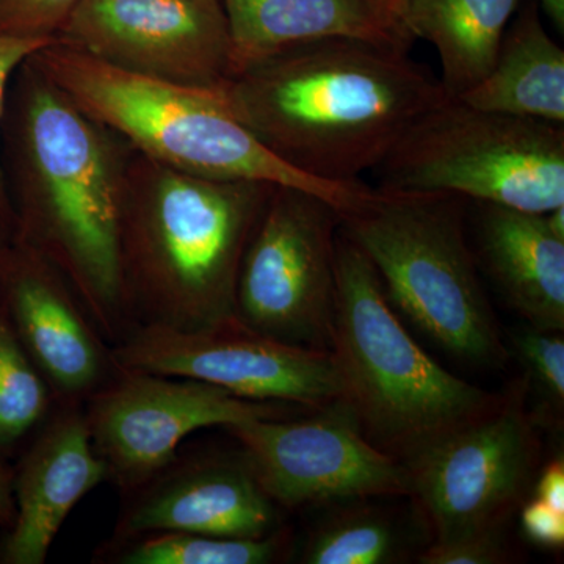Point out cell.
<instances>
[{
  "instance_id": "obj_14",
  "label": "cell",
  "mask_w": 564,
  "mask_h": 564,
  "mask_svg": "<svg viewBox=\"0 0 564 564\" xmlns=\"http://www.w3.org/2000/svg\"><path fill=\"white\" fill-rule=\"evenodd\" d=\"M0 299L58 404H84L120 366L57 267L20 243L0 247Z\"/></svg>"
},
{
  "instance_id": "obj_23",
  "label": "cell",
  "mask_w": 564,
  "mask_h": 564,
  "mask_svg": "<svg viewBox=\"0 0 564 564\" xmlns=\"http://www.w3.org/2000/svg\"><path fill=\"white\" fill-rule=\"evenodd\" d=\"M404 555L403 533L388 516L351 505L323 519L304 544L302 563L391 564Z\"/></svg>"
},
{
  "instance_id": "obj_11",
  "label": "cell",
  "mask_w": 564,
  "mask_h": 564,
  "mask_svg": "<svg viewBox=\"0 0 564 564\" xmlns=\"http://www.w3.org/2000/svg\"><path fill=\"white\" fill-rule=\"evenodd\" d=\"M289 404L240 399L192 378L121 369L84 403L93 448L121 496L174 462L192 433L251 419L288 417Z\"/></svg>"
},
{
  "instance_id": "obj_9",
  "label": "cell",
  "mask_w": 564,
  "mask_h": 564,
  "mask_svg": "<svg viewBox=\"0 0 564 564\" xmlns=\"http://www.w3.org/2000/svg\"><path fill=\"white\" fill-rule=\"evenodd\" d=\"M340 212L303 188L274 185L236 288V315L299 347L332 348Z\"/></svg>"
},
{
  "instance_id": "obj_22",
  "label": "cell",
  "mask_w": 564,
  "mask_h": 564,
  "mask_svg": "<svg viewBox=\"0 0 564 564\" xmlns=\"http://www.w3.org/2000/svg\"><path fill=\"white\" fill-rule=\"evenodd\" d=\"M58 408L0 299V464H13Z\"/></svg>"
},
{
  "instance_id": "obj_20",
  "label": "cell",
  "mask_w": 564,
  "mask_h": 564,
  "mask_svg": "<svg viewBox=\"0 0 564 564\" xmlns=\"http://www.w3.org/2000/svg\"><path fill=\"white\" fill-rule=\"evenodd\" d=\"M524 0H403L404 22L429 41L441 63L440 84L459 98L484 80L508 25Z\"/></svg>"
},
{
  "instance_id": "obj_5",
  "label": "cell",
  "mask_w": 564,
  "mask_h": 564,
  "mask_svg": "<svg viewBox=\"0 0 564 564\" xmlns=\"http://www.w3.org/2000/svg\"><path fill=\"white\" fill-rule=\"evenodd\" d=\"M332 348L344 403L370 443L399 462L473 421L491 393L440 366L404 328L361 248L339 229Z\"/></svg>"
},
{
  "instance_id": "obj_8",
  "label": "cell",
  "mask_w": 564,
  "mask_h": 564,
  "mask_svg": "<svg viewBox=\"0 0 564 564\" xmlns=\"http://www.w3.org/2000/svg\"><path fill=\"white\" fill-rule=\"evenodd\" d=\"M529 378H518L491 408L404 464L411 494L434 541L505 532L533 491L541 441L529 408Z\"/></svg>"
},
{
  "instance_id": "obj_16",
  "label": "cell",
  "mask_w": 564,
  "mask_h": 564,
  "mask_svg": "<svg viewBox=\"0 0 564 564\" xmlns=\"http://www.w3.org/2000/svg\"><path fill=\"white\" fill-rule=\"evenodd\" d=\"M109 484L93 448L84 404H58L46 425L14 459V519L0 540V564H44L77 503Z\"/></svg>"
},
{
  "instance_id": "obj_12",
  "label": "cell",
  "mask_w": 564,
  "mask_h": 564,
  "mask_svg": "<svg viewBox=\"0 0 564 564\" xmlns=\"http://www.w3.org/2000/svg\"><path fill=\"white\" fill-rule=\"evenodd\" d=\"M280 508L410 496L406 467L370 443L344 402L315 417L251 419L226 426Z\"/></svg>"
},
{
  "instance_id": "obj_24",
  "label": "cell",
  "mask_w": 564,
  "mask_h": 564,
  "mask_svg": "<svg viewBox=\"0 0 564 564\" xmlns=\"http://www.w3.org/2000/svg\"><path fill=\"white\" fill-rule=\"evenodd\" d=\"M516 355L524 364L529 384L552 404L554 413L564 406V340L562 333L529 328L514 333Z\"/></svg>"
},
{
  "instance_id": "obj_30",
  "label": "cell",
  "mask_w": 564,
  "mask_h": 564,
  "mask_svg": "<svg viewBox=\"0 0 564 564\" xmlns=\"http://www.w3.org/2000/svg\"><path fill=\"white\" fill-rule=\"evenodd\" d=\"M13 464H0V529L6 532L14 519L13 492H11Z\"/></svg>"
},
{
  "instance_id": "obj_31",
  "label": "cell",
  "mask_w": 564,
  "mask_h": 564,
  "mask_svg": "<svg viewBox=\"0 0 564 564\" xmlns=\"http://www.w3.org/2000/svg\"><path fill=\"white\" fill-rule=\"evenodd\" d=\"M540 9L544 11L549 21L555 25L556 31L564 32V0H536Z\"/></svg>"
},
{
  "instance_id": "obj_4",
  "label": "cell",
  "mask_w": 564,
  "mask_h": 564,
  "mask_svg": "<svg viewBox=\"0 0 564 564\" xmlns=\"http://www.w3.org/2000/svg\"><path fill=\"white\" fill-rule=\"evenodd\" d=\"M32 65L91 120L121 137L133 151L177 172L221 181H259L303 188L347 214L373 187L364 181L332 184L280 161L234 117L220 87L151 79L50 44Z\"/></svg>"
},
{
  "instance_id": "obj_18",
  "label": "cell",
  "mask_w": 564,
  "mask_h": 564,
  "mask_svg": "<svg viewBox=\"0 0 564 564\" xmlns=\"http://www.w3.org/2000/svg\"><path fill=\"white\" fill-rule=\"evenodd\" d=\"M478 254L508 304L543 332H564V239L545 214L477 203Z\"/></svg>"
},
{
  "instance_id": "obj_3",
  "label": "cell",
  "mask_w": 564,
  "mask_h": 564,
  "mask_svg": "<svg viewBox=\"0 0 564 564\" xmlns=\"http://www.w3.org/2000/svg\"><path fill=\"white\" fill-rule=\"evenodd\" d=\"M273 187L193 176L131 148L120 262L133 325L195 329L236 314L240 263Z\"/></svg>"
},
{
  "instance_id": "obj_21",
  "label": "cell",
  "mask_w": 564,
  "mask_h": 564,
  "mask_svg": "<svg viewBox=\"0 0 564 564\" xmlns=\"http://www.w3.org/2000/svg\"><path fill=\"white\" fill-rule=\"evenodd\" d=\"M288 545L282 529L263 538L158 532L110 540L96 556L115 564H269L281 558Z\"/></svg>"
},
{
  "instance_id": "obj_6",
  "label": "cell",
  "mask_w": 564,
  "mask_h": 564,
  "mask_svg": "<svg viewBox=\"0 0 564 564\" xmlns=\"http://www.w3.org/2000/svg\"><path fill=\"white\" fill-rule=\"evenodd\" d=\"M463 202L373 187L361 206L340 215V231L373 263L389 302L415 328L462 361L502 366L508 351L467 243Z\"/></svg>"
},
{
  "instance_id": "obj_10",
  "label": "cell",
  "mask_w": 564,
  "mask_h": 564,
  "mask_svg": "<svg viewBox=\"0 0 564 564\" xmlns=\"http://www.w3.org/2000/svg\"><path fill=\"white\" fill-rule=\"evenodd\" d=\"M113 356L121 369L192 378L254 402L323 410L345 399L332 350L282 343L236 314L195 329L135 326Z\"/></svg>"
},
{
  "instance_id": "obj_2",
  "label": "cell",
  "mask_w": 564,
  "mask_h": 564,
  "mask_svg": "<svg viewBox=\"0 0 564 564\" xmlns=\"http://www.w3.org/2000/svg\"><path fill=\"white\" fill-rule=\"evenodd\" d=\"M229 110L296 172L332 184L375 172L445 98L410 51L358 39L300 44L221 85Z\"/></svg>"
},
{
  "instance_id": "obj_1",
  "label": "cell",
  "mask_w": 564,
  "mask_h": 564,
  "mask_svg": "<svg viewBox=\"0 0 564 564\" xmlns=\"http://www.w3.org/2000/svg\"><path fill=\"white\" fill-rule=\"evenodd\" d=\"M129 152L121 137L77 109L29 58L14 73L0 126L13 242L61 270L111 347L135 328L120 262Z\"/></svg>"
},
{
  "instance_id": "obj_7",
  "label": "cell",
  "mask_w": 564,
  "mask_h": 564,
  "mask_svg": "<svg viewBox=\"0 0 564 564\" xmlns=\"http://www.w3.org/2000/svg\"><path fill=\"white\" fill-rule=\"evenodd\" d=\"M373 173L384 191L448 193L545 214L564 206V126L445 98Z\"/></svg>"
},
{
  "instance_id": "obj_19",
  "label": "cell",
  "mask_w": 564,
  "mask_h": 564,
  "mask_svg": "<svg viewBox=\"0 0 564 564\" xmlns=\"http://www.w3.org/2000/svg\"><path fill=\"white\" fill-rule=\"evenodd\" d=\"M536 0L518 10L484 80L458 99L477 109L564 126V51Z\"/></svg>"
},
{
  "instance_id": "obj_17",
  "label": "cell",
  "mask_w": 564,
  "mask_h": 564,
  "mask_svg": "<svg viewBox=\"0 0 564 564\" xmlns=\"http://www.w3.org/2000/svg\"><path fill=\"white\" fill-rule=\"evenodd\" d=\"M231 36V77L282 51L325 39L411 50L403 0H220Z\"/></svg>"
},
{
  "instance_id": "obj_13",
  "label": "cell",
  "mask_w": 564,
  "mask_h": 564,
  "mask_svg": "<svg viewBox=\"0 0 564 564\" xmlns=\"http://www.w3.org/2000/svg\"><path fill=\"white\" fill-rule=\"evenodd\" d=\"M57 39L151 79L220 87L231 77L220 0H80Z\"/></svg>"
},
{
  "instance_id": "obj_28",
  "label": "cell",
  "mask_w": 564,
  "mask_h": 564,
  "mask_svg": "<svg viewBox=\"0 0 564 564\" xmlns=\"http://www.w3.org/2000/svg\"><path fill=\"white\" fill-rule=\"evenodd\" d=\"M521 521L522 529L533 543L544 547H563L564 514L552 510L536 497L522 505Z\"/></svg>"
},
{
  "instance_id": "obj_26",
  "label": "cell",
  "mask_w": 564,
  "mask_h": 564,
  "mask_svg": "<svg viewBox=\"0 0 564 564\" xmlns=\"http://www.w3.org/2000/svg\"><path fill=\"white\" fill-rule=\"evenodd\" d=\"M58 39H17V36H0V126H2L3 110H6L7 93L10 82L18 68L31 58L35 52L57 43ZM14 217L13 209L3 181L2 166H0V247L13 243Z\"/></svg>"
},
{
  "instance_id": "obj_25",
  "label": "cell",
  "mask_w": 564,
  "mask_h": 564,
  "mask_svg": "<svg viewBox=\"0 0 564 564\" xmlns=\"http://www.w3.org/2000/svg\"><path fill=\"white\" fill-rule=\"evenodd\" d=\"M80 0H0V36L57 39Z\"/></svg>"
},
{
  "instance_id": "obj_29",
  "label": "cell",
  "mask_w": 564,
  "mask_h": 564,
  "mask_svg": "<svg viewBox=\"0 0 564 564\" xmlns=\"http://www.w3.org/2000/svg\"><path fill=\"white\" fill-rule=\"evenodd\" d=\"M533 492L536 499L564 514V462L562 456L552 459L534 480Z\"/></svg>"
},
{
  "instance_id": "obj_27",
  "label": "cell",
  "mask_w": 564,
  "mask_h": 564,
  "mask_svg": "<svg viewBox=\"0 0 564 564\" xmlns=\"http://www.w3.org/2000/svg\"><path fill=\"white\" fill-rule=\"evenodd\" d=\"M508 562L503 532L477 534L454 541H434L419 555L422 564H499Z\"/></svg>"
},
{
  "instance_id": "obj_15",
  "label": "cell",
  "mask_w": 564,
  "mask_h": 564,
  "mask_svg": "<svg viewBox=\"0 0 564 564\" xmlns=\"http://www.w3.org/2000/svg\"><path fill=\"white\" fill-rule=\"evenodd\" d=\"M111 540L158 532L263 538L278 530L280 507L240 454L180 456L122 496Z\"/></svg>"
}]
</instances>
